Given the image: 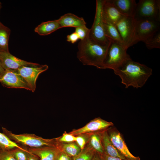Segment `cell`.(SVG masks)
Listing matches in <instances>:
<instances>
[{
	"mask_svg": "<svg viewBox=\"0 0 160 160\" xmlns=\"http://www.w3.org/2000/svg\"><path fill=\"white\" fill-rule=\"evenodd\" d=\"M121 79L127 88L129 86L138 88L143 87L152 75V70L146 65L134 61L130 58L113 70Z\"/></svg>",
	"mask_w": 160,
	"mask_h": 160,
	"instance_id": "obj_1",
	"label": "cell"
},
{
	"mask_svg": "<svg viewBox=\"0 0 160 160\" xmlns=\"http://www.w3.org/2000/svg\"><path fill=\"white\" fill-rule=\"evenodd\" d=\"M89 35L78 43L77 58L84 65L105 69L103 62L109 44H100L91 39Z\"/></svg>",
	"mask_w": 160,
	"mask_h": 160,
	"instance_id": "obj_2",
	"label": "cell"
},
{
	"mask_svg": "<svg viewBox=\"0 0 160 160\" xmlns=\"http://www.w3.org/2000/svg\"><path fill=\"white\" fill-rule=\"evenodd\" d=\"M3 133L11 140L18 144L30 148H38L46 146H56V138L47 139L34 134L24 133L16 134L2 127Z\"/></svg>",
	"mask_w": 160,
	"mask_h": 160,
	"instance_id": "obj_3",
	"label": "cell"
},
{
	"mask_svg": "<svg viewBox=\"0 0 160 160\" xmlns=\"http://www.w3.org/2000/svg\"><path fill=\"white\" fill-rule=\"evenodd\" d=\"M127 49L122 44L111 41L104 61L105 69L114 70L130 58L127 53Z\"/></svg>",
	"mask_w": 160,
	"mask_h": 160,
	"instance_id": "obj_4",
	"label": "cell"
},
{
	"mask_svg": "<svg viewBox=\"0 0 160 160\" xmlns=\"http://www.w3.org/2000/svg\"><path fill=\"white\" fill-rule=\"evenodd\" d=\"M104 0H97L96 12L93 24L90 29L89 37L92 40L101 44H109L111 41L105 35L102 16Z\"/></svg>",
	"mask_w": 160,
	"mask_h": 160,
	"instance_id": "obj_5",
	"label": "cell"
},
{
	"mask_svg": "<svg viewBox=\"0 0 160 160\" xmlns=\"http://www.w3.org/2000/svg\"><path fill=\"white\" fill-rule=\"evenodd\" d=\"M134 18L160 21V0H140L137 3Z\"/></svg>",
	"mask_w": 160,
	"mask_h": 160,
	"instance_id": "obj_6",
	"label": "cell"
},
{
	"mask_svg": "<svg viewBox=\"0 0 160 160\" xmlns=\"http://www.w3.org/2000/svg\"><path fill=\"white\" fill-rule=\"evenodd\" d=\"M135 21L132 46L140 41L143 42L160 30V21L150 19H142Z\"/></svg>",
	"mask_w": 160,
	"mask_h": 160,
	"instance_id": "obj_7",
	"label": "cell"
},
{
	"mask_svg": "<svg viewBox=\"0 0 160 160\" xmlns=\"http://www.w3.org/2000/svg\"><path fill=\"white\" fill-rule=\"evenodd\" d=\"M135 23L134 17L126 16L115 25L124 47L127 49L132 46Z\"/></svg>",
	"mask_w": 160,
	"mask_h": 160,
	"instance_id": "obj_8",
	"label": "cell"
},
{
	"mask_svg": "<svg viewBox=\"0 0 160 160\" xmlns=\"http://www.w3.org/2000/svg\"><path fill=\"white\" fill-rule=\"evenodd\" d=\"M48 68V66L47 65H40L35 67L23 66L17 69V71L25 80L31 91L34 92L36 89V82L39 76Z\"/></svg>",
	"mask_w": 160,
	"mask_h": 160,
	"instance_id": "obj_9",
	"label": "cell"
},
{
	"mask_svg": "<svg viewBox=\"0 0 160 160\" xmlns=\"http://www.w3.org/2000/svg\"><path fill=\"white\" fill-rule=\"evenodd\" d=\"M0 82L9 88L24 89L31 91L28 85L17 70H5L0 77Z\"/></svg>",
	"mask_w": 160,
	"mask_h": 160,
	"instance_id": "obj_10",
	"label": "cell"
},
{
	"mask_svg": "<svg viewBox=\"0 0 160 160\" xmlns=\"http://www.w3.org/2000/svg\"><path fill=\"white\" fill-rule=\"evenodd\" d=\"M108 132L110 139L119 153L127 160H140L129 151L121 133L115 128H109Z\"/></svg>",
	"mask_w": 160,
	"mask_h": 160,
	"instance_id": "obj_11",
	"label": "cell"
},
{
	"mask_svg": "<svg viewBox=\"0 0 160 160\" xmlns=\"http://www.w3.org/2000/svg\"><path fill=\"white\" fill-rule=\"evenodd\" d=\"M113 125L112 122L98 117L91 120L83 127L73 129L68 133L75 136L83 134H91L108 129Z\"/></svg>",
	"mask_w": 160,
	"mask_h": 160,
	"instance_id": "obj_12",
	"label": "cell"
},
{
	"mask_svg": "<svg viewBox=\"0 0 160 160\" xmlns=\"http://www.w3.org/2000/svg\"><path fill=\"white\" fill-rule=\"evenodd\" d=\"M0 63L5 70H17L23 66L35 67L40 65L21 60L9 52H0Z\"/></svg>",
	"mask_w": 160,
	"mask_h": 160,
	"instance_id": "obj_13",
	"label": "cell"
},
{
	"mask_svg": "<svg viewBox=\"0 0 160 160\" xmlns=\"http://www.w3.org/2000/svg\"><path fill=\"white\" fill-rule=\"evenodd\" d=\"M102 16L103 22L114 25L126 16L120 12L111 0H104Z\"/></svg>",
	"mask_w": 160,
	"mask_h": 160,
	"instance_id": "obj_14",
	"label": "cell"
},
{
	"mask_svg": "<svg viewBox=\"0 0 160 160\" xmlns=\"http://www.w3.org/2000/svg\"><path fill=\"white\" fill-rule=\"evenodd\" d=\"M27 149L30 152L37 156L39 160H55L59 150L56 146H50Z\"/></svg>",
	"mask_w": 160,
	"mask_h": 160,
	"instance_id": "obj_15",
	"label": "cell"
},
{
	"mask_svg": "<svg viewBox=\"0 0 160 160\" xmlns=\"http://www.w3.org/2000/svg\"><path fill=\"white\" fill-rule=\"evenodd\" d=\"M62 28L76 27L86 25V23L83 17H79L71 13H67L61 16L57 20Z\"/></svg>",
	"mask_w": 160,
	"mask_h": 160,
	"instance_id": "obj_16",
	"label": "cell"
},
{
	"mask_svg": "<svg viewBox=\"0 0 160 160\" xmlns=\"http://www.w3.org/2000/svg\"><path fill=\"white\" fill-rule=\"evenodd\" d=\"M120 12L125 16L134 17L137 3L135 0H111Z\"/></svg>",
	"mask_w": 160,
	"mask_h": 160,
	"instance_id": "obj_17",
	"label": "cell"
},
{
	"mask_svg": "<svg viewBox=\"0 0 160 160\" xmlns=\"http://www.w3.org/2000/svg\"><path fill=\"white\" fill-rule=\"evenodd\" d=\"M108 129L101 132V142L104 153L110 156L119 157L127 160L119 153L111 141L108 133Z\"/></svg>",
	"mask_w": 160,
	"mask_h": 160,
	"instance_id": "obj_18",
	"label": "cell"
},
{
	"mask_svg": "<svg viewBox=\"0 0 160 160\" xmlns=\"http://www.w3.org/2000/svg\"><path fill=\"white\" fill-rule=\"evenodd\" d=\"M61 28L57 20L43 22L38 25L34 31L41 36L49 35Z\"/></svg>",
	"mask_w": 160,
	"mask_h": 160,
	"instance_id": "obj_19",
	"label": "cell"
},
{
	"mask_svg": "<svg viewBox=\"0 0 160 160\" xmlns=\"http://www.w3.org/2000/svg\"><path fill=\"white\" fill-rule=\"evenodd\" d=\"M56 146L60 150L72 158L78 155L81 151L80 148L75 142L63 143L56 141Z\"/></svg>",
	"mask_w": 160,
	"mask_h": 160,
	"instance_id": "obj_20",
	"label": "cell"
},
{
	"mask_svg": "<svg viewBox=\"0 0 160 160\" xmlns=\"http://www.w3.org/2000/svg\"><path fill=\"white\" fill-rule=\"evenodd\" d=\"M103 22L106 37L111 41L118 43L124 46L121 37L115 25L108 23Z\"/></svg>",
	"mask_w": 160,
	"mask_h": 160,
	"instance_id": "obj_21",
	"label": "cell"
},
{
	"mask_svg": "<svg viewBox=\"0 0 160 160\" xmlns=\"http://www.w3.org/2000/svg\"><path fill=\"white\" fill-rule=\"evenodd\" d=\"M10 29L0 22V52H9L8 43Z\"/></svg>",
	"mask_w": 160,
	"mask_h": 160,
	"instance_id": "obj_22",
	"label": "cell"
},
{
	"mask_svg": "<svg viewBox=\"0 0 160 160\" xmlns=\"http://www.w3.org/2000/svg\"><path fill=\"white\" fill-rule=\"evenodd\" d=\"M101 132L89 134L88 143L91 147L99 155L104 153L101 140Z\"/></svg>",
	"mask_w": 160,
	"mask_h": 160,
	"instance_id": "obj_23",
	"label": "cell"
},
{
	"mask_svg": "<svg viewBox=\"0 0 160 160\" xmlns=\"http://www.w3.org/2000/svg\"><path fill=\"white\" fill-rule=\"evenodd\" d=\"M17 148H24L11 140L3 133L0 132V150L10 151Z\"/></svg>",
	"mask_w": 160,
	"mask_h": 160,
	"instance_id": "obj_24",
	"label": "cell"
},
{
	"mask_svg": "<svg viewBox=\"0 0 160 160\" xmlns=\"http://www.w3.org/2000/svg\"><path fill=\"white\" fill-rule=\"evenodd\" d=\"M96 152L87 143L80 153L72 160H92Z\"/></svg>",
	"mask_w": 160,
	"mask_h": 160,
	"instance_id": "obj_25",
	"label": "cell"
},
{
	"mask_svg": "<svg viewBox=\"0 0 160 160\" xmlns=\"http://www.w3.org/2000/svg\"><path fill=\"white\" fill-rule=\"evenodd\" d=\"M143 42L149 49L160 48V30L148 37Z\"/></svg>",
	"mask_w": 160,
	"mask_h": 160,
	"instance_id": "obj_26",
	"label": "cell"
},
{
	"mask_svg": "<svg viewBox=\"0 0 160 160\" xmlns=\"http://www.w3.org/2000/svg\"><path fill=\"white\" fill-rule=\"evenodd\" d=\"M10 151L17 160H28L29 151L27 148H17Z\"/></svg>",
	"mask_w": 160,
	"mask_h": 160,
	"instance_id": "obj_27",
	"label": "cell"
},
{
	"mask_svg": "<svg viewBox=\"0 0 160 160\" xmlns=\"http://www.w3.org/2000/svg\"><path fill=\"white\" fill-rule=\"evenodd\" d=\"M89 135V134H83L76 136V139L75 142L80 148L81 151L88 143Z\"/></svg>",
	"mask_w": 160,
	"mask_h": 160,
	"instance_id": "obj_28",
	"label": "cell"
},
{
	"mask_svg": "<svg viewBox=\"0 0 160 160\" xmlns=\"http://www.w3.org/2000/svg\"><path fill=\"white\" fill-rule=\"evenodd\" d=\"M90 29L87 27L86 25L75 28V32L77 34L79 39L82 40L86 38L89 35Z\"/></svg>",
	"mask_w": 160,
	"mask_h": 160,
	"instance_id": "obj_29",
	"label": "cell"
},
{
	"mask_svg": "<svg viewBox=\"0 0 160 160\" xmlns=\"http://www.w3.org/2000/svg\"><path fill=\"white\" fill-rule=\"evenodd\" d=\"M76 137L69 133L64 132L60 137L56 138L57 141L63 143H70L75 142Z\"/></svg>",
	"mask_w": 160,
	"mask_h": 160,
	"instance_id": "obj_30",
	"label": "cell"
},
{
	"mask_svg": "<svg viewBox=\"0 0 160 160\" xmlns=\"http://www.w3.org/2000/svg\"><path fill=\"white\" fill-rule=\"evenodd\" d=\"M0 160H17L10 151L0 150Z\"/></svg>",
	"mask_w": 160,
	"mask_h": 160,
	"instance_id": "obj_31",
	"label": "cell"
},
{
	"mask_svg": "<svg viewBox=\"0 0 160 160\" xmlns=\"http://www.w3.org/2000/svg\"><path fill=\"white\" fill-rule=\"evenodd\" d=\"M73 158L59 149L55 160H72Z\"/></svg>",
	"mask_w": 160,
	"mask_h": 160,
	"instance_id": "obj_32",
	"label": "cell"
},
{
	"mask_svg": "<svg viewBox=\"0 0 160 160\" xmlns=\"http://www.w3.org/2000/svg\"><path fill=\"white\" fill-rule=\"evenodd\" d=\"M79 39L77 34L75 32L67 36V41L73 44L76 42Z\"/></svg>",
	"mask_w": 160,
	"mask_h": 160,
	"instance_id": "obj_33",
	"label": "cell"
},
{
	"mask_svg": "<svg viewBox=\"0 0 160 160\" xmlns=\"http://www.w3.org/2000/svg\"><path fill=\"white\" fill-rule=\"evenodd\" d=\"M101 160H125L119 157L108 156L105 153L99 155Z\"/></svg>",
	"mask_w": 160,
	"mask_h": 160,
	"instance_id": "obj_34",
	"label": "cell"
},
{
	"mask_svg": "<svg viewBox=\"0 0 160 160\" xmlns=\"http://www.w3.org/2000/svg\"><path fill=\"white\" fill-rule=\"evenodd\" d=\"M28 160H39V159L37 156L29 152L28 154Z\"/></svg>",
	"mask_w": 160,
	"mask_h": 160,
	"instance_id": "obj_35",
	"label": "cell"
},
{
	"mask_svg": "<svg viewBox=\"0 0 160 160\" xmlns=\"http://www.w3.org/2000/svg\"><path fill=\"white\" fill-rule=\"evenodd\" d=\"M92 160H101L98 154L96 153Z\"/></svg>",
	"mask_w": 160,
	"mask_h": 160,
	"instance_id": "obj_36",
	"label": "cell"
},
{
	"mask_svg": "<svg viewBox=\"0 0 160 160\" xmlns=\"http://www.w3.org/2000/svg\"><path fill=\"white\" fill-rule=\"evenodd\" d=\"M5 70L3 68L0 63V77L4 73Z\"/></svg>",
	"mask_w": 160,
	"mask_h": 160,
	"instance_id": "obj_37",
	"label": "cell"
},
{
	"mask_svg": "<svg viewBox=\"0 0 160 160\" xmlns=\"http://www.w3.org/2000/svg\"><path fill=\"white\" fill-rule=\"evenodd\" d=\"M1 7H2V4L1 3V2H0V12L1 9Z\"/></svg>",
	"mask_w": 160,
	"mask_h": 160,
	"instance_id": "obj_38",
	"label": "cell"
}]
</instances>
